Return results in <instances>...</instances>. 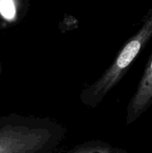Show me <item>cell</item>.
Returning a JSON list of instances; mask_svg holds the SVG:
<instances>
[{
  "label": "cell",
  "mask_w": 152,
  "mask_h": 153,
  "mask_svg": "<svg viewBox=\"0 0 152 153\" xmlns=\"http://www.w3.org/2000/svg\"><path fill=\"white\" fill-rule=\"evenodd\" d=\"M65 134L49 118L9 114L0 117V153H54Z\"/></svg>",
  "instance_id": "obj_1"
},
{
  "label": "cell",
  "mask_w": 152,
  "mask_h": 153,
  "mask_svg": "<svg viewBox=\"0 0 152 153\" xmlns=\"http://www.w3.org/2000/svg\"><path fill=\"white\" fill-rule=\"evenodd\" d=\"M151 38L152 8L143 22L142 28L123 47L109 68L99 80L82 91L80 95L82 102L92 108L101 103L107 94L125 75L132 64Z\"/></svg>",
  "instance_id": "obj_2"
},
{
  "label": "cell",
  "mask_w": 152,
  "mask_h": 153,
  "mask_svg": "<svg viewBox=\"0 0 152 153\" xmlns=\"http://www.w3.org/2000/svg\"><path fill=\"white\" fill-rule=\"evenodd\" d=\"M152 106V54L145 66L137 89L126 108V126L138 120Z\"/></svg>",
  "instance_id": "obj_3"
},
{
  "label": "cell",
  "mask_w": 152,
  "mask_h": 153,
  "mask_svg": "<svg viewBox=\"0 0 152 153\" xmlns=\"http://www.w3.org/2000/svg\"><path fill=\"white\" fill-rule=\"evenodd\" d=\"M66 153H127L126 151L114 147L100 141H91L82 144Z\"/></svg>",
  "instance_id": "obj_4"
},
{
  "label": "cell",
  "mask_w": 152,
  "mask_h": 153,
  "mask_svg": "<svg viewBox=\"0 0 152 153\" xmlns=\"http://www.w3.org/2000/svg\"><path fill=\"white\" fill-rule=\"evenodd\" d=\"M18 15V1L17 0H0V17L7 22H13L16 21Z\"/></svg>",
  "instance_id": "obj_5"
}]
</instances>
